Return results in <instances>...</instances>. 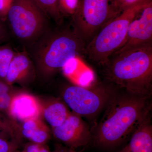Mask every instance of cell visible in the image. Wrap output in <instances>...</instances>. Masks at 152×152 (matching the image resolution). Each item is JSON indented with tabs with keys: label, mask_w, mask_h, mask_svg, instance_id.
<instances>
[{
	"label": "cell",
	"mask_w": 152,
	"mask_h": 152,
	"mask_svg": "<svg viewBox=\"0 0 152 152\" xmlns=\"http://www.w3.org/2000/svg\"><path fill=\"white\" fill-rule=\"evenodd\" d=\"M150 98L125 92L117 93L92 133L95 144L102 148H113L131 137L150 115Z\"/></svg>",
	"instance_id": "obj_1"
},
{
	"label": "cell",
	"mask_w": 152,
	"mask_h": 152,
	"mask_svg": "<svg viewBox=\"0 0 152 152\" xmlns=\"http://www.w3.org/2000/svg\"><path fill=\"white\" fill-rule=\"evenodd\" d=\"M105 80L131 94L151 96L152 46L110 58L102 66Z\"/></svg>",
	"instance_id": "obj_2"
},
{
	"label": "cell",
	"mask_w": 152,
	"mask_h": 152,
	"mask_svg": "<svg viewBox=\"0 0 152 152\" xmlns=\"http://www.w3.org/2000/svg\"><path fill=\"white\" fill-rule=\"evenodd\" d=\"M152 3L145 1L126 10L102 28L85 48L84 56L102 66L124 44L130 24L142 9Z\"/></svg>",
	"instance_id": "obj_3"
},
{
	"label": "cell",
	"mask_w": 152,
	"mask_h": 152,
	"mask_svg": "<svg viewBox=\"0 0 152 152\" xmlns=\"http://www.w3.org/2000/svg\"><path fill=\"white\" fill-rule=\"evenodd\" d=\"M86 44L69 28L57 30L41 42L34 58L44 75L62 69L70 60L83 56Z\"/></svg>",
	"instance_id": "obj_4"
},
{
	"label": "cell",
	"mask_w": 152,
	"mask_h": 152,
	"mask_svg": "<svg viewBox=\"0 0 152 152\" xmlns=\"http://www.w3.org/2000/svg\"><path fill=\"white\" fill-rule=\"evenodd\" d=\"M118 90L106 80H95L85 87L70 85L63 91V101L74 113L82 118H92L104 110Z\"/></svg>",
	"instance_id": "obj_5"
},
{
	"label": "cell",
	"mask_w": 152,
	"mask_h": 152,
	"mask_svg": "<svg viewBox=\"0 0 152 152\" xmlns=\"http://www.w3.org/2000/svg\"><path fill=\"white\" fill-rule=\"evenodd\" d=\"M117 16L114 0H79L72 15V30L87 45L105 25Z\"/></svg>",
	"instance_id": "obj_6"
},
{
	"label": "cell",
	"mask_w": 152,
	"mask_h": 152,
	"mask_svg": "<svg viewBox=\"0 0 152 152\" xmlns=\"http://www.w3.org/2000/svg\"><path fill=\"white\" fill-rule=\"evenodd\" d=\"M7 16L14 35L23 42L35 40L45 30L47 17L32 0H13Z\"/></svg>",
	"instance_id": "obj_7"
},
{
	"label": "cell",
	"mask_w": 152,
	"mask_h": 152,
	"mask_svg": "<svg viewBox=\"0 0 152 152\" xmlns=\"http://www.w3.org/2000/svg\"><path fill=\"white\" fill-rule=\"evenodd\" d=\"M151 46H152V3L137 14L129 26L124 44L111 57Z\"/></svg>",
	"instance_id": "obj_8"
},
{
	"label": "cell",
	"mask_w": 152,
	"mask_h": 152,
	"mask_svg": "<svg viewBox=\"0 0 152 152\" xmlns=\"http://www.w3.org/2000/svg\"><path fill=\"white\" fill-rule=\"evenodd\" d=\"M52 134L65 146L74 150L86 146L92 140L89 126L82 117L73 112L61 125L53 128Z\"/></svg>",
	"instance_id": "obj_9"
},
{
	"label": "cell",
	"mask_w": 152,
	"mask_h": 152,
	"mask_svg": "<svg viewBox=\"0 0 152 152\" xmlns=\"http://www.w3.org/2000/svg\"><path fill=\"white\" fill-rule=\"evenodd\" d=\"M43 108V106L34 96L21 93L14 95L7 113L12 118L23 122L40 118Z\"/></svg>",
	"instance_id": "obj_10"
},
{
	"label": "cell",
	"mask_w": 152,
	"mask_h": 152,
	"mask_svg": "<svg viewBox=\"0 0 152 152\" xmlns=\"http://www.w3.org/2000/svg\"><path fill=\"white\" fill-rule=\"evenodd\" d=\"M19 129L17 137L18 144L21 138L40 145L46 144L50 138V131L40 118L22 122Z\"/></svg>",
	"instance_id": "obj_11"
},
{
	"label": "cell",
	"mask_w": 152,
	"mask_h": 152,
	"mask_svg": "<svg viewBox=\"0 0 152 152\" xmlns=\"http://www.w3.org/2000/svg\"><path fill=\"white\" fill-rule=\"evenodd\" d=\"M118 152H152V125L150 115L131 136Z\"/></svg>",
	"instance_id": "obj_12"
},
{
	"label": "cell",
	"mask_w": 152,
	"mask_h": 152,
	"mask_svg": "<svg viewBox=\"0 0 152 152\" xmlns=\"http://www.w3.org/2000/svg\"><path fill=\"white\" fill-rule=\"evenodd\" d=\"M77 58L70 60L62 69L65 75L72 81L73 84L87 86L95 80L92 71L84 64L80 66Z\"/></svg>",
	"instance_id": "obj_13"
},
{
	"label": "cell",
	"mask_w": 152,
	"mask_h": 152,
	"mask_svg": "<svg viewBox=\"0 0 152 152\" xmlns=\"http://www.w3.org/2000/svg\"><path fill=\"white\" fill-rule=\"evenodd\" d=\"M70 113L64 102L57 99L52 100L43 106L42 115L53 129L61 125Z\"/></svg>",
	"instance_id": "obj_14"
},
{
	"label": "cell",
	"mask_w": 152,
	"mask_h": 152,
	"mask_svg": "<svg viewBox=\"0 0 152 152\" xmlns=\"http://www.w3.org/2000/svg\"><path fill=\"white\" fill-rule=\"evenodd\" d=\"M31 67L29 58L25 54L15 55L10 64L5 82L11 86L24 78Z\"/></svg>",
	"instance_id": "obj_15"
},
{
	"label": "cell",
	"mask_w": 152,
	"mask_h": 152,
	"mask_svg": "<svg viewBox=\"0 0 152 152\" xmlns=\"http://www.w3.org/2000/svg\"><path fill=\"white\" fill-rule=\"evenodd\" d=\"M47 18L53 19L57 24L63 22V15L60 12L58 0H32Z\"/></svg>",
	"instance_id": "obj_16"
},
{
	"label": "cell",
	"mask_w": 152,
	"mask_h": 152,
	"mask_svg": "<svg viewBox=\"0 0 152 152\" xmlns=\"http://www.w3.org/2000/svg\"><path fill=\"white\" fill-rule=\"evenodd\" d=\"M14 56L13 51L10 48L7 47H0V80H1L5 82L10 64Z\"/></svg>",
	"instance_id": "obj_17"
},
{
	"label": "cell",
	"mask_w": 152,
	"mask_h": 152,
	"mask_svg": "<svg viewBox=\"0 0 152 152\" xmlns=\"http://www.w3.org/2000/svg\"><path fill=\"white\" fill-rule=\"evenodd\" d=\"M14 95L11 86L0 80V112L7 113Z\"/></svg>",
	"instance_id": "obj_18"
},
{
	"label": "cell",
	"mask_w": 152,
	"mask_h": 152,
	"mask_svg": "<svg viewBox=\"0 0 152 152\" xmlns=\"http://www.w3.org/2000/svg\"><path fill=\"white\" fill-rule=\"evenodd\" d=\"M151 0H114V6L117 15L133 6L145 1Z\"/></svg>",
	"instance_id": "obj_19"
},
{
	"label": "cell",
	"mask_w": 152,
	"mask_h": 152,
	"mask_svg": "<svg viewBox=\"0 0 152 152\" xmlns=\"http://www.w3.org/2000/svg\"><path fill=\"white\" fill-rule=\"evenodd\" d=\"M79 0H58L60 12L64 15H72L77 6Z\"/></svg>",
	"instance_id": "obj_20"
},
{
	"label": "cell",
	"mask_w": 152,
	"mask_h": 152,
	"mask_svg": "<svg viewBox=\"0 0 152 152\" xmlns=\"http://www.w3.org/2000/svg\"><path fill=\"white\" fill-rule=\"evenodd\" d=\"M18 145L14 141L0 136V152H18Z\"/></svg>",
	"instance_id": "obj_21"
},
{
	"label": "cell",
	"mask_w": 152,
	"mask_h": 152,
	"mask_svg": "<svg viewBox=\"0 0 152 152\" xmlns=\"http://www.w3.org/2000/svg\"><path fill=\"white\" fill-rule=\"evenodd\" d=\"M10 129L9 125L6 122L3 121L0 114V136L7 138L6 134H10L12 139H13L14 137V134L13 133V132Z\"/></svg>",
	"instance_id": "obj_22"
},
{
	"label": "cell",
	"mask_w": 152,
	"mask_h": 152,
	"mask_svg": "<svg viewBox=\"0 0 152 152\" xmlns=\"http://www.w3.org/2000/svg\"><path fill=\"white\" fill-rule=\"evenodd\" d=\"M13 0H0V15L7 16Z\"/></svg>",
	"instance_id": "obj_23"
},
{
	"label": "cell",
	"mask_w": 152,
	"mask_h": 152,
	"mask_svg": "<svg viewBox=\"0 0 152 152\" xmlns=\"http://www.w3.org/2000/svg\"><path fill=\"white\" fill-rule=\"evenodd\" d=\"M51 152H77L75 150L69 148L61 145H57L55 146L54 150Z\"/></svg>",
	"instance_id": "obj_24"
},
{
	"label": "cell",
	"mask_w": 152,
	"mask_h": 152,
	"mask_svg": "<svg viewBox=\"0 0 152 152\" xmlns=\"http://www.w3.org/2000/svg\"><path fill=\"white\" fill-rule=\"evenodd\" d=\"M7 37V31L2 22L0 20V43L5 40Z\"/></svg>",
	"instance_id": "obj_25"
}]
</instances>
